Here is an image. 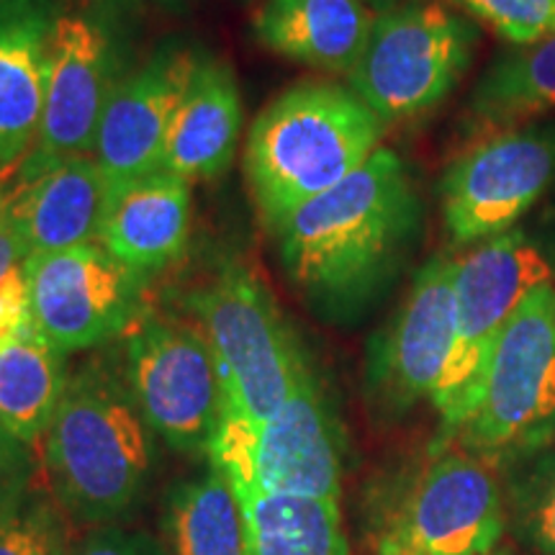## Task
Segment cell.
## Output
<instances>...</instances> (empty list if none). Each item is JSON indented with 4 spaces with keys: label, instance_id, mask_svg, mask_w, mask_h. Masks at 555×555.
<instances>
[{
    "label": "cell",
    "instance_id": "cell-1",
    "mask_svg": "<svg viewBox=\"0 0 555 555\" xmlns=\"http://www.w3.org/2000/svg\"><path fill=\"white\" fill-rule=\"evenodd\" d=\"M416 224L412 178L397 152L378 147L275 227L281 266L319 314L356 317L397 278Z\"/></svg>",
    "mask_w": 555,
    "mask_h": 555
},
{
    "label": "cell",
    "instance_id": "cell-2",
    "mask_svg": "<svg viewBox=\"0 0 555 555\" xmlns=\"http://www.w3.org/2000/svg\"><path fill=\"white\" fill-rule=\"evenodd\" d=\"M152 435L121 365L88 360L69 373L44 435V466L73 522L106 527L134 509L155 466Z\"/></svg>",
    "mask_w": 555,
    "mask_h": 555
},
{
    "label": "cell",
    "instance_id": "cell-3",
    "mask_svg": "<svg viewBox=\"0 0 555 555\" xmlns=\"http://www.w3.org/2000/svg\"><path fill=\"white\" fill-rule=\"evenodd\" d=\"M386 124L337 82H298L255 119L245 144V178L268 227L335 189L380 147Z\"/></svg>",
    "mask_w": 555,
    "mask_h": 555
},
{
    "label": "cell",
    "instance_id": "cell-4",
    "mask_svg": "<svg viewBox=\"0 0 555 555\" xmlns=\"http://www.w3.org/2000/svg\"><path fill=\"white\" fill-rule=\"evenodd\" d=\"M189 307L217 363L229 412L268 422L314 373L266 283L240 262L219 270Z\"/></svg>",
    "mask_w": 555,
    "mask_h": 555
},
{
    "label": "cell",
    "instance_id": "cell-5",
    "mask_svg": "<svg viewBox=\"0 0 555 555\" xmlns=\"http://www.w3.org/2000/svg\"><path fill=\"white\" fill-rule=\"evenodd\" d=\"M208 461L237 494L339 499L343 427L317 373L268 422L227 409Z\"/></svg>",
    "mask_w": 555,
    "mask_h": 555
},
{
    "label": "cell",
    "instance_id": "cell-6",
    "mask_svg": "<svg viewBox=\"0 0 555 555\" xmlns=\"http://www.w3.org/2000/svg\"><path fill=\"white\" fill-rule=\"evenodd\" d=\"M457 440L481 457L512 455L555 435V283L506 322Z\"/></svg>",
    "mask_w": 555,
    "mask_h": 555
},
{
    "label": "cell",
    "instance_id": "cell-7",
    "mask_svg": "<svg viewBox=\"0 0 555 555\" xmlns=\"http://www.w3.org/2000/svg\"><path fill=\"white\" fill-rule=\"evenodd\" d=\"M547 283H553L551 260L517 229L474 245L457 258L455 343L433 397L450 435L468 420L506 322L532 291Z\"/></svg>",
    "mask_w": 555,
    "mask_h": 555
},
{
    "label": "cell",
    "instance_id": "cell-8",
    "mask_svg": "<svg viewBox=\"0 0 555 555\" xmlns=\"http://www.w3.org/2000/svg\"><path fill=\"white\" fill-rule=\"evenodd\" d=\"M474 47L476 31L463 16L440 3H404L378 13L347 80L380 121H406L453 93Z\"/></svg>",
    "mask_w": 555,
    "mask_h": 555
},
{
    "label": "cell",
    "instance_id": "cell-9",
    "mask_svg": "<svg viewBox=\"0 0 555 555\" xmlns=\"http://www.w3.org/2000/svg\"><path fill=\"white\" fill-rule=\"evenodd\" d=\"M121 371L152 433L185 455H208L227 397L206 339L193 324L139 311L124 332Z\"/></svg>",
    "mask_w": 555,
    "mask_h": 555
},
{
    "label": "cell",
    "instance_id": "cell-10",
    "mask_svg": "<svg viewBox=\"0 0 555 555\" xmlns=\"http://www.w3.org/2000/svg\"><path fill=\"white\" fill-rule=\"evenodd\" d=\"M555 180V129L522 127L483 137L442 178V221L453 245L512 232Z\"/></svg>",
    "mask_w": 555,
    "mask_h": 555
},
{
    "label": "cell",
    "instance_id": "cell-11",
    "mask_svg": "<svg viewBox=\"0 0 555 555\" xmlns=\"http://www.w3.org/2000/svg\"><path fill=\"white\" fill-rule=\"evenodd\" d=\"M31 324L60 352L121 337L139 317V278L99 242L26 258Z\"/></svg>",
    "mask_w": 555,
    "mask_h": 555
},
{
    "label": "cell",
    "instance_id": "cell-12",
    "mask_svg": "<svg viewBox=\"0 0 555 555\" xmlns=\"http://www.w3.org/2000/svg\"><path fill=\"white\" fill-rule=\"evenodd\" d=\"M455 273L457 258L448 255L422 266L404 304L373 337L365 386L380 412L401 414L433 401L455 343Z\"/></svg>",
    "mask_w": 555,
    "mask_h": 555
},
{
    "label": "cell",
    "instance_id": "cell-13",
    "mask_svg": "<svg viewBox=\"0 0 555 555\" xmlns=\"http://www.w3.org/2000/svg\"><path fill=\"white\" fill-rule=\"evenodd\" d=\"M114 47L106 26L82 13H62L52 34L50 75L34 147L21 163L18 185L54 165L93 155L95 131L114 90Z\"/></svg>",
    "mask_w": 555,
    "mask_h": 555
},
{
    "label": "cell",
    "instance_id": "cell-14",
    "mask_svg": "<svg viewBox=\"0 0 555 555\" xmlns=\"http://www.w3.org/2000/svg\"><path fill=\"white\" fill-rule=\"evenodd\" d=\"M504 525L494 470L486 457L453 448L416 478L393 532L422 555H491Z\"/></svg>",
    "mask_w": 555,
    "mask_h": 555
},
{
    "label": "cell",
    "instance_id": "cell-15",
    "mask_svg": "<svg viewBox=\"0 0 555 555\" xmlns=\"http://www.w3.org/2000/svg\"><path fill=\"white\" fill-rule=\"evenodd\" d=\"M198 60L193 52L176 47L157 52L116 82L93 142V157L108 185L159 170L170 124Z\"/></svg>",
    "mask_w": 555,
    "mask_h": 555
},
{
    "label": "cell",
    "instance_id": "cell-16",
    "mask_svg": "<svg viewBox=\"0 0 555 555\" xmlns=\"http://www.w3.org/2000/svg\"><path fill=\"white\" fill-rule=\"evenodd\" d=\"M62 13L60 0H0V176L34 147Z\"/></svg>",
    "mask_w": 555,
    "mask_h": 555
},
{
    "label": "cell",
    "instance_id": "cell-17",
    "mask_svg": "<svg viewBox=\"0 0 555 555\" xmlns=\"http://www.w3.org/2000/svg\"><path fill=\"white\" fill-rule=\"evenodd\" d=\"M189 180L155 170L108 185L99 245L137 275L170 266L189 245Z\"/></svg>",
    "mask_w": 555,
    "mask_h": 555
},
{
    "label": "cell",
    "instance_id": "cell-18",
    "mask_svg": "<svg viewBox=\"0 0 555 555\" xmlns=\"http://www.w3.org/2000/svg\"><path fill=\"white\" fill-rule=\"evenodd\" d=\"M108 183L93 155L54 165L11 193L9 217L29 258L99 240Z\"/></svg>",
    "mask_w": 555,
    "mask_h": 555
},
{
    "label": "cell",
    "instance_id": "cell-19",
    "mask_svg": "<svg viewBox=\"0 0 555 555\" xmlns=\"http://www.w3.org/2000/svg\"><path fill=\"white\" fill-rule=\"evenodd\" d=\"M378 11L365 0H266L253 31L262 47L301 65L350 75Z\"/></svg>",
    "mask_w": 555,
    "mask_h": 555
},
{
    "label": "cell",
    "instance_id": "cell-20",
    "mask_svg": "<svg viewBox=\"0 0 555 555\" xmlns=\"http://www.w3.org/2000/svg\"><path fill=\"white\" fill-rule=\"evenodd\" d=\"M240 129L242 99L234 73L214 57L198 60L170 124L159 170L189 183L221 176L237 155Z\"/></svg>",
    "mask_w": 555,
    "mask_h": 555
},
{
    "label": "cell",
    "instance_id": "cell-21",
    "mask_svg": "<svg viewBox=\"0 0 555 555\" xmlns=\"http://www.w3.org/2000/svg\"><path fill=\"white\" fill-rule=\"evenodd\" d=\"M65 352L29 322L0 345V427L34 446L50 429L67 386Z\"/></svg>",
    "mask_w": 555,
    "mask_h": 555
},
{
    "label": "cell",
    "instance_id": "cell-22",
    "mask_svg": "<svg viewBox=\"0 0 555 555\" xmlns=\"http://www.w3.org/2000/svg\"><path fill=\"white\" fill-rule=\"evenodd\" d=\"M170 555H247V519L234 486L217 468L180 481L163 506Z\"/></svg>",
    "mask_w": 555,
    "mask_h": 555
},
{
    "label": "cell",
    "instance_id": "cell-23",
    "mask_svg": "<svg viewBox=\"0 0 555 555\" xmlns=\"http://www.w3.org/2000/svg\"><path fill=\"white\" fill-rule=\"evenodd\" d=\"M555 114V37L504 54L474 90L470 116L486 137Z\"/></svg>",
    "mask_w": 555,
    "mask_h": 555
},
{
    "label": "cell",
    "instance_id": "cell-24",
    "mask_svg": "<svg viewBox=\"0 0 555 555\" xmlns=\"http://www.w3.org/2000/svg\"><path fill=\"white\" fill-rule=\"evenodd\" d=\"M237 496L247 519V555H350L339 499Z\"/></svg>",
    "mask_w": 555,
    "mask_h": 555
},
{
    "label": "cell",
    "instance_id": "cell-25",
    "mask_svg": "<svg viewBox=\"0 0 555 555\" xmlns=\"http://www.w3.org/2000/svg\"><path fill=\"white\" fill-rule=\"evenodd\" d=\"M0 555H73L65 509L54 494L31 486L0 509Z\"/></svg>",
    "mask_w": 555,
    "mask_h": 555
},
{
    "label": "cell",
    "instance_id": "cell-26",
    "mask_svg": "<svg viewBox=\"0 0 555 555\" xmlns=\"http://www.w3.org/2000/svg\"><path fill=\"white\" fill-rule=\"evenodd\" d=\"M455 3L517 47L555 37V0H455Z\"/></svg>",
    "mask_w": 555,
    "mask_h": 555
},
{
    "label": "cell",
    "instance_id": "cell-27",
    "mask_svg": "<svg viewBox=\"0 0 555 555\" xmlns=\"http://www.w3.org/2000/svg\"><path fill=\"white\" fill-rule=\"evenodd\" d=\"M517 512L527 538L540 551L555 555V455L535 463L517 491Z\"/></svg>",
    "mask_w": 555,
    "mask_h": 555
},
{
    "label": "cell",
    "instance_id": "cell-28",
    "mask_svg": "<svg viewBox=\"0 0 555 555\" xmlns=\"http://www.w3.org/2000/svg\"><path fill=\"white\" fill-rule=\"evenodd\" d=\"M73 555H170L165 543L147 535L142 530H127V527H93Z\"/></svg>",
    "mask_w": 555,
    "mask_h": 555
},
{
    "label": "cell",
    "instance_id": "cell-29",
    "mask_svg": "<svg viewBox=\"0 0 555 555\" xmlns=\"http://www.w3.org/2000/svg\"><path fill=\"white\" fill-rule=\"evenodd\" d=\"M34 486V457L29 446L0 427V509L16 502Z\"/></svg>",
    "mask_w": 555,
    "mask_h": 555
},
{
    "label": "cell",
    "instance_id": "cell-30",
    "mask_svg": "<svg viewBox=\"0 0 555 555\" xmlns=\"http://www.w3.org/2000/svg\"><path fill=\"white\" fill-rule=\"evenodd\" d=\"M29 322V283H26V270L21 266L0 283V345L16 337Z\"/></svg>",
    "mask_w": 555,
    "mask_h": 555
},
{
    "label": "cell",
    "instance_id": "cell-31",
    "mask_svg": "<svg viewBox=\"0 0 555 555\" xmlns=\"http://www.w3.org/2000/svg\"><path fill=\"white\" fill-rule=\"evenodd\" d=\"M26 258H29V253H26L24 240H21V232L9 217L0 224V283H3L13 270L24 266Z\"/></svg>",
    "mask_w": 555,
    "mask_h": 555
},
{
    "label": "cell",
    "instance_id": "cell-32",
    "mask_svg": "<svg viewBox=\"0 0 555 555\" xmlns=\"http://www.w3.org/2000/svg\"><path fill=\"white\" fill-rule=\"evenodd\" d=\"M378 555H422V553L414 551L409 543H404L397 532H391V535H386L384 543H380Z\"/></svg>",
    "mask_w": 555,
    "mask_h": 555
},
{
    "label": "cell",
    "instance_id": "cell-33",
    "mask_svg": "<svg viewBox=\"0 0 555 555\" xmlns=\"http://www.w3.org/2000/svg\"><path fill=\"white\" fill-rule=\"evenodd\" d=\"M9 208H11V193L3 189V180H0V224L9 219Z\"/></svg>",
    "mask_w": 555,
    "mask_h": 555
},
{
    "label": "cell",
    "instance_id": "cell-34",
    "mask_svg": "<svg viewBox=\"0 0 555 555\" xmlns=\"http://www.w3.org/2000/svg\"><path fill=\"white\" fill-rule=\"evenodd\" d=\"M365 3L371 5V9H376L378 13H386L391 9H399V5H404L401 0H365Z\"/></svg>",
    "mask_w": 555,
    "mask_h": 555
}]
</instances>
